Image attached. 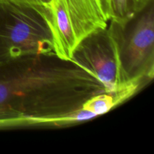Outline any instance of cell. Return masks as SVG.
<instances>
[{
    "label": "cell",
    "mask_w": 154,
    "mask_h": 154,
    "mask_svg": "<svg viewBox=\"0 0 154 154\" xmlns=\"http://www.w3.org/2000/svg\"><path fill=\"white\" fill-rule=\"evenodd\" d=\"M105 91L92 74L55 54L0 63V128L69 124L70 114Z\"/></svg>",
    "instance_id": "obj_1"
},
{
    "label": "cell",
    "mask_w": 154,
    "mask_h": 154,
    "mask_svg": "<svg viewBox=\"0 0 154 154\" xmlns=\"http://www.w3.org/2000/svg\"><path fill=\"white\" fill-rule=\"evenodd\" d=\"M52 54L53 38L43 6L0 0V63Z\"/></svg>",
    "instance_id": "obj_2"
},
{
    "label": "cell",
    "mask_w": 154,
    "mask_h": 154,
    "mask_svg": "<svg viewBox=\"0 0 154 154\" xmlns=\"http://www.w3.org/2000/svg\"><path fill=\"white\" fill-rule=\"evenodd\" d=\"M126 83L145 85L154 77V1L123 22L108 21Z\"/></svg>",
    "instance_id": "obj_3"
},
{
    "label": "cell",
    "mask_w": 154,
    "mask_h": 154,
    "mask_svg": "<svg viewBox=\"0 0 154 154\" xmlns=\"http://www.w3.org/2000/svg\"><path fill=\"white\" fill-rule=\"evenodd\" d=\"M42 6L54 53L63 60H71L77 46L109 21L100 0H50Z\"/></svg>",
    "instance_id": "obj_4"
},
{
    "label": "cell",
    "mask_w": 154,
    "mask_h": 154,
    "mask_svg": "<svg viewBox=\"0 0 154 154\" xmlns=\"http://www.w3.org/2000/svg\"><path fill=\"white\" fill-rule=\"evenodd\" d=\"M71 60L96 77L106 92H117L137 84L125 81L117 42L108 24L85 38L75 49Z\"/></svg>",
    "instance_id": "obj_5"
},
{
    "label": "cell",
    "mask_w": 154,
    "mask_h": 154,
    "mask_svg": "<svg viewBox=\"0 0 154 154\" xmlns=\"http://www.w3.org/2000/svg\"><path fill=\"white\" fill-rule=\"evenodd\" d=\"M154 0H111L109 20L123 22L144 9Z\"/></svg>",
    "instance_id": "obj_6"
},
{
    "label": "cell",
    "mask_w": 154,
    "mask_h": 154,
    "mask_svg": "<svg viewBox=\"0 0 154 154\" xmlns=\"http://www.w3.org/2000/svg\"><path fill=\"white\" fill-rule=\"evenodd\" d=\"M8 1L29 5H43L48 3L50 0H8Z\"/></svg>",
    "instance_id": "obj_7"
},
{
    "label": "cell",
    "mask_w": 154,
    "mask_h": 154,
    "mask_svg": "<svg viewBox=\"0 0 154 154\" xmlns=\"http://www.w3.org/2000/svg\"><path fill=\"white\" fill-rule=\"evenodd\" d=\"M102 5L103 7L104 11H105V14H106L107 17L109 19V11H110V1L111 0H100Z\"/></svg>",
    "instance_id": "obj_8"
}]
</instances>
